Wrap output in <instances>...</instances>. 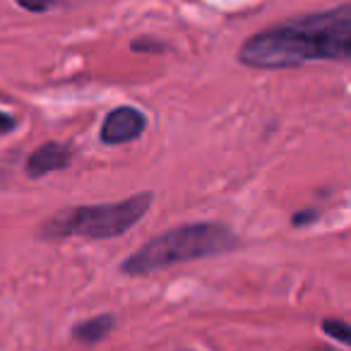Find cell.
<instances>
[{
    "label": "cell",
    "mask_w": 351,
    "mask_h": 351,
    "mask_svg": "<svg viewBox=\"0 0 351 351\" xmlns=\"http://www.w3.org/2000/svg\"><path fill=\"white\" fill-rule=\"evenodd\" d=\"M116 327V315L111 313H101V315H94L89 320H82L73 327V339L80 344H99L101 339H106L108 335Z\"/></svg>",
    "instance_id": "8992f818"
},
{
    "label": "cell",
    "mask_w": 351,
    "mask_h": 351,
    "mask_svg": "<svg viewBox=\"0 0 351 351\" xmlns=\"http://www.w3.org/2000/svg\"><path fill=\"white\" fill-rule=\"evenodd\" d=\"M17 5L27 12H34V15H44V12H51L56 8L65 5L68 0H15Z\"/></svg>",
    "instance_id": "ba28073f"
},
{
    "label": "cell",
    "mask_w": 351,
    "mask_h": 351,
    "mask_svg": "<svg viewBox=\"0 0 351 351\" xmlns=\"http://www.w3.org/2000/svg\"><path fill=\"white\" fill-rule=\"evenodd\" d=\"M239 63L250 70H289L322 60L351 58V5L308 12L248 36Z\"/></svg>",
    "instance_id": "6da1fadb"
},
{
    "label": "cell",
    "mask_w": 351,
    "mask_h": 351,
    "mask_svg": "<svg viewBox=\"0 0 351 351\" xmlns=\"http://www.w3.org/2000/svg\"><path fill=\"white\" fill-rule=\"evenodd\" d=\"M325 351H327V349H325Z\"/></svg>",
    "instance_id": "7c38bea8"
},
{
    "label": "cell",
    "mask_w": 351,
    "mask_h": 351,
    "mask_svg": "<svg viewBox=\"0 0 351 351\" xmlns=\"http://www.w3.org/2000/svg\"><path fill=\"white\" fill-rule=\"evenodd\" d=\"M320 217H322V210H317V207H303V210H298L296 215H291V226L306 229V226L315 224Z\"/></svg>",
    "instance_id": "30bf717a"
},
{
    "label": "cell",
    "mask_w": 351,
    "mask_h": 351,
    "mask_svg": "<svg viewBox=\"0 0 351 351\" xmlns=\"http://www.w3.org/2000/svg\"><path fill=\"white\" fill-rule=\"evenodd\" d=\"M154 202V193L145 191L118 202H99V205H77L60 210L49 221L41 224L39 236L44 241L63 239H89L108 241L128 234L140 219H145Z\"/></svg>",
    "instance_id": "3957f363"
},
{
    "label": "cell",
    "mask_w": 351,
    "mask_h": 351,
    "mask_svg": "<svg viewBox=\"0 0 351 351\" xmlns=\"http://www.w3.org/2000/svg\"><path fill=\"white\" fill-rule=\"evenodd\" d=\"M73 156L75 149L68 142H44V145H39L29 154V159L25 164V173L27 178H34L36 181V178H44V176L53 173V171H65L73 164Z\"/></svg>",
    "instance_id": "5b68a950"
},
{
    "label": "cell",
    "mask_w": 351,
    "mask_h": 351,
    "mask_svg": "<svg viewBox=\"0 0 351 351\" xmlns=\"http://www.w3.org/2000/svg\"><path fill=\"white\" fill-rule=\"evenodd\" d=\"M130 49H132V51H137V53L159 56V53H164V51H169V46H166L164 41L154 39V36H140V39L132 41Z\"/></svg>",
    "instance_id": "9c48e42d"
},
{
    "label": "cell",
    "mask_w": 351,
    "mask_h": 351,
    "mask_svg": "<svg viewBox=\"0 0 351 351\" xmlns=\"http://www.w3.org/2000/svg\"><path fill=\"white\" fill-rule=\"evenodd\" d=\"M239 243L236 231L224 221H191L149 239L140 250L123 260L121 272L128 277H145L173 265L234 253Z\"/></svg>",
    "instance_id": "7a4b0ae2"
},
{
    "label": "cell",
    "mask_w": 351,
    "mask_h": 351,
    "mask_svg": "<svg viewBox=\"0 0 351 351\" xmlns=\"http://www.w3.org/2000/svg\"><path fill=\"white\" fill-rule=\"evenodd\" d=\"M322 332L327 337H332V339H337L339 344H349L351 341V327L339 317H325L322 320Z\"/></svg>",
    "instance_id": "52a82bcc"
},
{
    "label": "cell",
    "mask_w": 351,
    "mask_h": 351,
    "mask_svg": "<svg viewBox=\"0 0 351 351\" xmlns=\"http://www.w3.org/2000/svg\"><path fill=\"white\" fill-rule=\"evenodd\" d=\"M17 125H20V123H17L15 116H10V113H5V111H0V135H8V132H12Z\"/></svg>",
    "instance_id": "8fae6325"
},
{
    "label": "cell",
    "mask_w": 351,
    "mask_h": 351,
    "mask_svg": "<svg viewBox=\"0 0 351 351\" xmlns=\"http://www.w3.org/2000/svg\"><path fill=\"white\" fill-rule=\"evenodd\" d=\"M147 130V116L135 106H116L106 113L99 130V140L106 147H121L140 140Z\"/></svg>",
    "instance_id": "277c9868"
}]
</instances>
